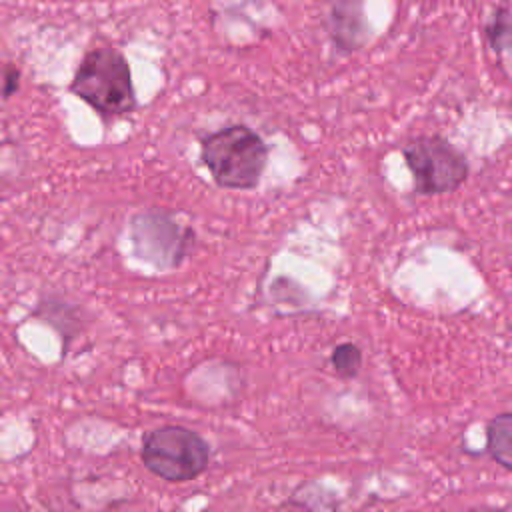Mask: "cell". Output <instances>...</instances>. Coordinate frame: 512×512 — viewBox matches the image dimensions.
I'll use <instances>...</instances> for the list:
<instances>
[{
  "label": "cell",
  "mask_w": 512,
  "mask_h": 512,
  "mask_svg": "<svg viewBox=\"0 0 512 512\" xmlns=\"http://www.w3.org/2000/svg\"><path fill=\"white\" fill-rule=\"evenodd\" d=\"M332 366L342 378H354L362 366V352L356 344L344 342L332 350Z\"/></svg>",
  "instance_id": "cell-7"
},
{
  "label": "cell",
  "mask_w": 512,
  "mask_h": 512,
  "mask_svg": "<svg viewBox=\"0 0 512 512\" xmlns=\"http://www.w3.org/2000/svg\"><path fill=\"white\" fill-rule=\"evenodd\" d=\"M414 190L422 196L448 194L468 178L466 156L440 136H418L402 148Z\"/></svg>",
  "instance_id": "cell-4"
},
{
  "label": "cell",
  "mask_w": 512,
  "mask_h": 512,
  "mask_svg": "<svg viewBox=\"0 0 512 512\" xmlns=\"http://www.w3.org/2000/svg\"><path fill=\"white\" fill-rule=\"evenodd\" d=\"M332 38L342 50H352L362 38V0H334L332 4Z\"/></svg>",
  "instance_id": "cell-5"
},
{
  "label": "cell",
  "mask_w": 512,
  "mask_h": 512,
  "mask_svg": "<svg viewBox=\"0 0 512 512\" xmlns=\"http://www.w3.org/2000/svg\"><path fill=\"white\" fill-rule=\"evenodd\" d=\"M70 90L106 120H116L136 110L132 72L116 48H92L80 60Z\"/></svg>",
  "instance_id": "cell-1"
},
{
  "label": "cell",
  "mask_w": 512,
  "mask_h": 512,
  "mask_svg": "<svg viewBox=\"0 0 512 512\" xmlns=\"http://www.w3.org/2000/svg\"><path fill=\"white\" fill-rule=\"evenodd\" d=\"M488 452L506 470H512V414L504 412L488 424Z\"/></svg>",
  "instance_id": "cell-6"
},
{
  "label": "cell",
  "mask_w": 512,
  "mask_h": 512,
  "mask_svg": "<svg viewBox=\"0 0 512 512\" xmlns=\"http://www.w3.org/2000/svg\"><path fill=\"white\" fill-rule=\"evenodd\" d=\"M486 36L490 40L492 50L504 52L508 48V42H510V16H508L506 8H500L494 14L492 22L486 28Z\"/></svg>",
  "instance_id": "cell-8"
},
{
  "label": "cell",
  "mask_w": 512,
  "mask_h": 512,
  "mask_svg": "<svg viewBox=\"0 0 512 512\" xmlns=\"http://www.w3.org/2000/svg\"><path fill=\"white\" fill-rule=\"evenodd\" d=\"M140 456L144 466L168 482L198 478L210 460L206 442L182 426H162L142 438Z\"/></svg>",
  "instance_id": "cell-3"
},
{
  "label": "cell",
  "mask_w": 512,
  "mask_h": 512,
  "mask_svg": "<svg viewBox=\"0 0 512 512\" xmlns=\"http://www.w3.org/2000/svg\"><path fill=\"white\" fill-rule=\"evenodd\" d=\"M200 158L218 186L250 190L264 174L268 146L246 124H230L202 138Z\"/></svg>",
  "instance_id": "cell-2"
}]
</instances>
